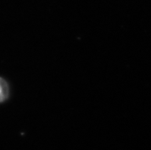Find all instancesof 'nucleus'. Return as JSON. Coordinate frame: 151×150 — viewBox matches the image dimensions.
Segmentation results:
<instances>
[{"label": "nucleus", "instance_id": "1", "mask_svg": "<svg viewBox=\"0 0 151 150\" xmlns=\"http://www.w3.org/2000/svg\"><path fill=\"white\" fill-rule=\"evenodd\" d=\"M9 85L7 83V81L0 77V103H3L6 100H7L8 97H9Z\"/></svg>", "mask_w": 151, "mask_h": 150}]
</instances>
